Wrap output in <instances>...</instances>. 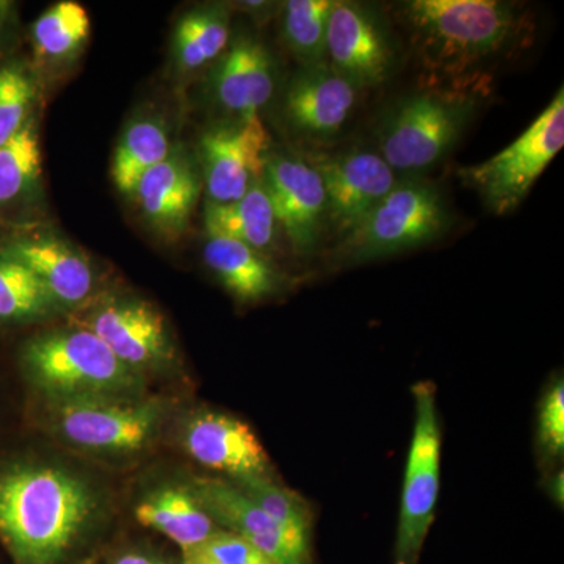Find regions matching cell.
Wrapping results in <instances>:
<instances>
[{
  "label": "cell",
  "instance_id": "6da1fadb",
  "mask_svg": "<svg viewBox=\"0 0 564 564\" xmlns=\"http://www.w3.org/2000/svg\"><path fill=\"white\" fill-rule=\"evenodd\" d=\"M419 65L441 90L475 93L481 69L508 57L533 31L519 3L500 0H413L400 6Z\"/></svg>",
  "mask_w": 564,
  "mask_h": 564
},
{
  "label": "cell",
  "instance_id": "7a4b0ae2",
  "mask_svg": "<svg viewBox=\"0 0 564 564\" xmlns=\"http://www.w3.org/2000/svg\"><path fill=\"white\" fill-rule=\"evenodd\" d=\"M98 494L52 464L0 469V541L13 564H65L91 532Z\"/></svg>",
  "mask_w": 564,
  "mask_h": 564
},
{
  "label": "cell",
  "instance_id": "3957f363",
  "mask_svg": "<svg viewBox=\"0 0 564 564\" xmlns=\"http://www.w3.org/2000/svg\"><path fill=\"white\" fill-rule=\"evenodd\" d=\"M22 364L33 384L50 400L74 397H135L143 375L121 362L85 328L55 329L29 340Z\"/></svg>",
  "mask_w": 564,
  "mask_h": 564
},
{
  "label": "cell",
  "instance_id": "277c9868",
  "mask_svg": "<svg viewBox=\"0 0 564 564\" xmlns=\"http://www.w3.org/2000/svg\"><path fill=\"white\" fill-rule=\"evenodd\" d=\"M475 95L430 88L393 104L377 129L381 158L399 172H423L443 161L470 120Z\"/></svg>",
  "mask_w": 564,
  "mask_h": 564
},
{
  "label": "cell",
  "instance_id": "5b68a950",
  "mask_svg": "<svg viewBox=\"0 0 564 564\" xmlns=\"http://www.w3.org/2000/svg\"><path fill=\"white\" fill-rule=\"evenodd\" d=\"M169 403L135 397H74L51 400L55 433L80 451L98 454H135L161 432Z\"/></svg>",
  "mask_w": 564,
  "mask_h": 564
},
{
  "label": "cell",
  "instance_id": "8992f818",
  "mask_svg": "<svg viewBox=\"0 0 564 564\" xmlns=\"http://www.w3.org/2000/svg\"><path fill=\"white\" fill-rule=\"evenodd\" d=\"M564 147L563 87L552 102L503 151L488 161L459 172L464 185L473 188L492 214H510L521 206L534 182L547 170Z\"/></svg>",
  "mask_w": 564,
  "mask_h": 564
},
{
  "label": "cell",
  "instance_id": "52a82bcc",
  "mask_svg": "<svg viewBox=\"0 0 564 564\" xmlns=\"http://www.w3.org/2000/svg\"><path fill=\"white\" fill-rule=\"evenodd\" d=\"M448 226L451 214L436 188L422 182L399 184L345 234L339 258L350 263L388 258L434 242Z\"/></svg>",
  "mask_w": 564,
  "mask_h": 564
},
{
  "label": "cell",
  "instance_id": "ba28073f",
  "mask_svg": "<svg viewBox=\"0 0 564 564\" xmlns=\"http://www.w3.org/2000/svg\"><path fill=\"white\" fill-rule=\"evenodd\" d=\"M415 419L413 440L397 527L393 564H417L436 513L441 484V433L436 388L429 381L413 386Z\"/></svg>",
  "mask_w": 564,
  "mask_h": 564
},
{
  "label": "cell",
  "instance_id": "9c48e42d",
  "mask_svg": "<svg viewBox=\"0 0 564 564\" xmlns=\"http://www.w3.org/2000/svg\"><path fill=\"white\" fill-rule=\"evenodd\" d=\"M269 148V131L259 117L239 118L204 132L199 151L209 202H236L261 182Z\"/></svg>",
  "mask_w": 564,
  "mask_h": 564
},
{
  "label": "cell",
  "instance_id": "30bf717a",
  "mask_svg": "<svg viewBox=\"0 0 564 564\" xmlns=\"http://www.w3.org/2000/svg\"><path fill=\"white\" fill-rule=\"evenodd\" d=\"M221 529L239 534L274 564H315L313 541L285 532L225 477H196L188 485Z\"/></svg>",
  "mask_w": 564,
  "mask_h": 564
},
{
  "label": "cell",
  "instance_id": "8fae6325",
  "mask_svg": "<svg viewBox=\"0 0 564 564\" xmlns=\"http://www.w3.org/2000/svg\"><path fill=\"white\" fill-rule=\"evenodd\" d=\"M326 55L332 68L356 88L383 85L395 62L383 21L355 2H334L326 32Z\"/></svg>",
  "mask_w": 564,
  "mask_h": 564
},
{
  "label": "cell",
  "instance_id": "7c38bea8",
  "mask_svg": "<svg viewBox=\"0 0 564 564\" xmlns=\"http://www.w3.org/2000/svg\"><path fill=\"white\" fill-rule=\"evenodd\" d=\"M82 328L95 333L121 362L141 375L172 362L174 347L165 318L143 300L102 303Z\"/></svg>",
  "mask_w": 564,
  "mask_h": 564
},
{
  "label": "cell",
  "instance_id": "4fadbf2b",
  "mask_svg": "<svg viewBox=\"0 0 564 564\" xmlns=\"http://www.w3.org/2000/svg\"><path fill=\"white\" fill-rule=\"evenodd\" d=\"M262 184L293 250L311 252L321 239L326 220V195L314 165L291 155L267 159Z\"/></svg>",
  "mask_w": 564,
  "mask_h": 564
},
{
  "label": "cell",
  "instance_id": "5bb4252c",
  "mask_svg": "<svg viewBox=\"0 0 564 564\" xmlns=\"http://www.w3.org/2000/svg\"><path fill=\"white\" fill-rule=\"evenodd\" d=\"M182 443L196 463L228 480L278 477L258 434L234 415L217 411L196 413L185 423Z\"/></svg>",
  "mask_w": 564,
  "mask_h": 564
},
{
  "label": "cell",
  "instance_id": "9a60e30c",
  "mask_svg": "<svg viewBox=\"0 0 564 564\" xmlns=\"http://www.w3.org/2000/svg\"><path fill=\"white\" fill-rule=\"evenodd\" d=\"M326 195V218L348 234L399 185L378 152L348 151L315 163Z\"/></svg>",
  "mask_w": 564,
  "mask_h": 564
},
{
  "label": "cell",
  "instance_id": "2e32d148",
  "mask_svg": "<svg viewBox=\"0 0 564 564\" xmlns=\"http://www.w3.org/2000/svg\"><path fill=\"white\" fill-rule=\"evenodd\" d=\"M358 90L325 62L306 65L285 91V115L304 135L333 139L350 121Z\"/></svg>",
  "mask_w": 564,
  "mask_h": 564
},
{
  "label": "cell",
  "instance_id": "e0dca14e",
  "mask_svg": "<svg viewBox=\"0 0 564 564\" xmlns=\"http://www.w3.org/2000/svg\"><path fill=\"white\" fill-rule=\"evenodd\" d=\"M198 196V176L191 161L177 151L144 174L133 193L141 214L166 237H177L187 228Z\"/></svg>",
  "mask_w": 564,
  "mask_h": 564
},
{
  "label": "cell",
  "instance_id": "ac0fdd59",
  "mask_svg": "<svg viewBox=\"0 0 564 564\" xmlns=\"http://www.w3.org/2000/svg\"><path fill=\"white\" fill-rule=\"evenodd\" d=\"M214 91L223 109L236 117H259L274 91L272 55L258 40L240 36L215 69Z\"/></svg>",
  "mask_w": 564,
  "mask_h": 564
},
{
  "label": "cell",
  "instance_id": "d6986e66",
  "mask_svg": "<svg viewBox=\"0 0 564 564\" xmlns=\"http://www.w3.org/2000/svg\"><path fill=\"white\" fill-rule=\"evenodd\" d=\"M2 256L28 267L58 306H76L90 296L95 273L87 259L57 239H24L9 245Z\"/></svg>",
  "mask_w": 564,
  "mask_h": 564
},
{
  "label": "cell",
  "instance_id": "ffe728a7",
  "mask_svg": "<svg viewBox=\"0 0 564 564\" xmlns=\"http://www.w3.org/2000/svg\"><path fill=\"white\" fill-rule=\"evenodd\" d=\"M135 518L141 525L162 533L180 545L181 552L202 544L221 529L188 486L155 489L137 505Z\"/></svg>",
  "mask_w": 564,
  "mask_h": 564
},
{
  "label": "cell",
  "instance_id": "44dd1931",
  "mask_svg": "<svg viewBox=\"0 0 564 564\" xmlns=\"http://www.w3.org/2000/svg\"><path fill=\"white\" fill-rule=\"evenodd\" d=\"M204 262L237 302L258 303L274 295L281 276L262 252L234 240L209 237Z\"/></svg>",
  "mask_w": 564,
  "mask_h": 564
},
{
  "label": "cell",
  "instance_id": "7402d4cb",
  "mask_svg": "<svg viewBox=\"0 0 564 564\" xmlns=\"http://www.w3.org/2000/svg\"><path fill=\"white\" fill-rule=\"evenodd\" d=\"M204 226L209 237L234 240L258 251L269 248L273 242L276 220L262 181L236 202H207Z\"/></svg>",
  "mask_w": 564,
  "mask_h": 564
},
{
  "label": "cell",
  "instance_id": "603a6c76",
  "mask_svg": "<svg viewBox=\"0 0 564 564\" xmlns=\"http://www.w3.org/2000/svg\"><path fill=\"white\" fill-rule=\"evenodd\" d=\"M172 154L169 132L155 120L133 121L118 141L111 161V180L126 196L135 193L137 185L155 165Z\"/></svg>",
  "mask_w": 564,
  "mask_h": 564
},
{
  "label": "cell",
  "instance_id": "cb8c5ba5",
  "mask_svg": "<svg viewBox=\"0 0 564 564\" xmlns=\"http://www.w3.org/2000/svg\"><path fill=\"white\" fill-rule=\"evenodd\" d=\"M229 14L220 6L202 7L185 14L174 31L177 65L195 70L220 57L229 43Z\"/></svg>",
  "mask_w": 564,
  "mask_h": 564
},
{
  "label": "cell",
  "instance_id": "d4e9b609",
  "mask_svg": "<svg viewBox=\"0 0 564 564\" xmlns=\"http://www.w3.org/2000/svg\"><path fill=\"white\" fill-rule=\"evenodd\" d=\"M293 536L313 541L314 511L302 494L282 485L280 477L229 480Z\"/></svg>",
  "mask_w": 564,
  "mask_h": 564
},
{
  "label": "cell",
  "instance_id": "484cf974",
  "mask_svg": "<svg viewBox=\"0 0 564 564\" xmlns=\"http://www.w3.org/2000/svg\"><path fill=\"white\" fill-rule=\"evenodd\" d=\"M33 43L40 57L66 61L90 36V17L80 3L63 0L50 7L33 24Z\"/></svg>",
  "mask_w": 564,
  "mask_h": 564
},
{
  "label": "cell",
  "instance_id": "4316f807",
  "mask_svg": "<svg viewBox=\"0 0 564 564\" xmlns=\"http://www.w3.org/2000/svg\"><path fill=\"white\" fill-rule=\"evenodd\" d=\"M332 0H289L282 14V35L293 54L315 65L326 57V32H328Z\"/></svg>",
  "mask_w": 564,
  "mask_h": 564
},
{
  "label": "cell",
  "instance_id": "83f0119b",
  "mask_svg": "<svg viewBox=\"0 0 564 564\" xmlns=\"http://www.w3.org/2000/svg\"><path fill=\"white\" fill-rule=\"evenodd\" d=\"M58 304L21 262L0 258V321L21 322L44 317Z\"/></svg>",
  "mask_w": 564,
  "mask_h": 564
},
{
  "label": "cell",
  "instance_id": "f1b7e54d",
  "mask_svg": "<svg viewBox=\"0 0 564 564\" xmlns=\"http://www.w3.org/2000/svg\"><path fill=\"white\" fill-rule=\"evenodd\" d=\"M41 173L39 132L25 122L17 135L0 147V204L14 202L31 191Z\"/></svg>",
  "mask_w": 564,
  "mask_h": 564
},
{
  "label": "cell",
  "instance_id": "f546056e",
  "mask_svg": "<svg viewBox=\"0 0 564 564\" xmlns=\"http://www.w3.org/2000/svg\"><path fill=\"white\" fill-rule=\"evenodd\" d=\"M33 96L35 87L25 70L18 66L0 68V147L28 122Z\"/></svg>",
  "mask_w": 564,
  "mask_h": 564
},
{
  "label": "cell",
  "instance_id": "4dcf8cb0",
  "mask_svg": "<svg viewBox=\"0 0 564 564\" xmlns=\"http://www.w3.org/2000/svg\"><path fill=\"white\" fill-rule=\"evenodd\" d=\"M180 564H274L239 534L220 529L202 544L181 552Z\"/></svg>",
  "mask_w": 564,
  "mask_h": 564
},
{
  "label": "cell",
  "instance_id": "1f68e13d",
  "mask_svg": "<svg viewBox=\"0 0 564 564\" xmlns=\"http://www.w3.org/2000/svg\"><path fill=\"white\" fill-rule=\"evenodd\" d=\"M538 448L545 463L556 462L564 452V384L562 378L549 386L538 413Z\"/></svg>",
  "mask_w": 564,
  "mask_h": 564
},
{
  "label": "cell",
  "instance_id": "d6a6232c",
  "mask_svg": "<svg viewBox=\"0 0 564 564\" xmlns=\"http://www.w3.org/2000/svg\"><path fill=\"white\" fill-rule=\"evenodd\" d=\"M110 564H172L166 562L162 556L151 554L148 551H139V549H133V551H126L122 554L115 556L111 560Z\"/></svg>",
  "mask_w": 564,
  "mask_h": 564
},
{
  "label": "cell",
  "instance_id": "836d02e7",
  "mask_svg": "<svg viewBox=\"0 0 564 564\" xmlns=\"http://www.w3.org/2000/svg\"><path fill=\"white\" fill-rule=\"evenodd\" d=\"M563 470H558L552 475L551 480L547 484V491L551 494L552 499L555 500L556 503H560V507H563Z\"/></svg>",
  "mask_w": 564,
  "mask_h": 564
},
{
  "label": "cell",
  "instance_id": "e575fe53",
  "mask_svg": "<svg viewBox=\"0 0 564 564\" xmlns=\"http://www.w3.org/2000/svg\"><path fill=\"white\" fill-rule=\"evenodd\" d=\"M10 9H11L10 2H3V0H0V22L6 20L7 17H9Z\"/></svg>",
  "mask_w": 564,
  "mask_h": 564
}]
</instances>
